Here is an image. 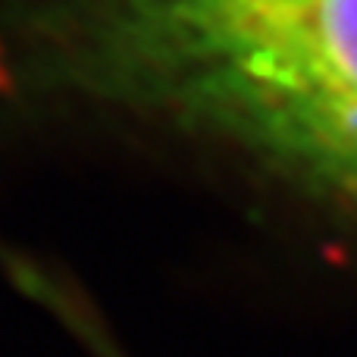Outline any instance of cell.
<instances>
[{
  "instance_id": "1",
  "label": "cell",
  "mask_w": 357,
  "mask_h": 357,
  "mask_svg": "<svg viewBox=\"0 0 357 357\" xmlns=\"http://www.w3.org/2000/svg\"><path fill=\"white\" fill-rule=\"evenodd\" d=\"M129 85L357 210V0H88Z\"/></svg>"
}]
</instances>
